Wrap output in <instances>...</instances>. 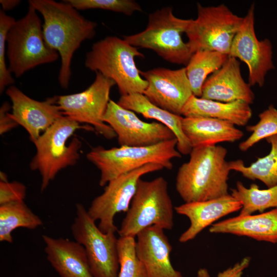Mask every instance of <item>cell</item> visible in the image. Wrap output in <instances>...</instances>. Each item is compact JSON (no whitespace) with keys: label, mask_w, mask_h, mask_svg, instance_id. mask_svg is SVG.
Here are the masks:
<instances>
[{"label":"cell","mask_w":277,"mask_h":277,"mask_svg":"<svg viewBox=\"0 0 277 277\" xmlns=\"http://www.w3.org/2000/svg\"><path fill=\"white\" fill-rule=\"evenodd\" d=\"M12 17L0 11V92L3 93L6 87L11 86L15 81L6 63V38L8 32L15 22Z\"/></svg>","instance_id":"1f68e13d"},{"label":"cell","mask_w":277,"mask_h":277,"mask_svg":"<svg viewBox=\"0 0 277 277\" xmlns=\"http://www.w3.org/2000/svg\"><path fill=\"white\" fill-rule=\"evenodd\" d=\"M229 56L239 58L248 66V84L262 87L267 72L274 69L272 46L268 38L259 40L254 29V4L253 3L232 42Z\"/></svg>","instance_id":"4fadbf2b"},{"label":"cell","mask_w":277,"mask_h":277,"mask_svg":"<svg viewBox=\"0 0 277 277\" xmlns=\"http://www.w3.org/2000/svg\"><path fill=\"white\" fill-rule=\"evenodd\" d=\"M229 55L216 51L203 50L194 53L186 65V73L193 95L201 97L207 76L220 69Z\"/></svg>","instance_id":"4316f807"},{"label":"cell","mask_w":277,"mask_h":277,"mask_svg":"<svg viewBox=\"0 0 277 277\" xmlns=\"http://www.w3.org/2000/svg\"><path fill=\"white\" fill-rule=\"evenodd\" d=\"M250 104L238 100L224 103L192 95L183 107L184 117H206L229 122L234 125L245 126L252 116Z\"/></svg>","instance_id":"cb8c5ba5"},{"label":"cell","mask_w":277,"mask_h":277,"mask_svg":"<svg viewBox=\"0 0 277 277\" xmlns=\"http://www.w3.org/2000/svg\"><path fill=\"white\" fill-rule=\"evenodd\" d=\"M176 138L145 147L120 146L105 149L93 147L87 159L100 170L99 185L103 187L110 181L149 164L160 165L171 169L172 160L181 157L176 148Z\"/></svg>","instance_id":"277c9868"},{"label":"cell","mask_w":277,"mask_h":277,"mask_svg":"<svg viewBox=\"0 0 277 277\" xmlns=\"http://www.w3.org/2000/svg\"><path fill=\"white\" fill-rule=\"evenodd\" d=\"M42 21L36 9L29 5L26 15L16 21L6 38V55L10 72L18 78L38 66L52 63L58 53L46 45Z\"/></svg>","instance_id":"ba28073f"},{"label":"cell","mask_w":277,"mask_h":277,"mask_svg":"<svg viewBox=\"0 0 277 277\" xmlns=\"http://www.w3.org/2000/svg\"><path fill=\"white\" fill-rule=\"evenodd\" d=\"M136 237V254L148 277H183L171 264L172 246L164 229L152 226L140 232Z\"/></svg>","instance_id":"e0dca14e"},{"label":"cell","mask_w":277,"mask_h":277,"mask_svg":"<svg viewBox=\"0 0 277 277\" xmlns=\"http://www.w3.org/2000/svg\"><path fill=\"white\" fill-rule=\"evenodd\" d=\"M162 169L160 165L149 164L122 174L106 185L103 192L93 199L87 210L92 220L99 221L97 226L102 232L117 231L114 223L115 215L128 211L139 180L147 173Z\"/></svg>","instance_id":"7c38bea8"},{"label":"cell","mask_w":277,"mask_h":277,"mask_svg":"<svg viewBox=\"0 0 277 277\" xmlns=\"http://www.w3.org/2000/svg\"><path fill=\"white\" fill-rule=\"evenodd\" d=\"M140 73L148 82L143 94L152 103L174 114L182 110L193 95L186 68H155Z\"/></svg>","instance_id":"9a60e30c"},{"label":"cell","mask_w":277,"mask_h":277,"mask_svg":"<svg viewBox=\"0 0 277 277\" xmlns=\"http://www.w3.org/2000/svg\"><path fill=\"white\" fill-rule=\"evenodd\" d=\"M43 225L24 201L0 205V241L13 242L12 231L19 227L34 230Z\"/></svg>","instance_id":"484cf974"},{"label":"cell","mask_w":277,"mask_h":277,"mask_svg":"<svg viewBox=\"0 0 277 277\" xmlns=\"http://www.w3.org/2000/svg\"><path fill=\"white\" fill-rule=\"evenodd\" d=\"M182 128L192 148L234 142L244 135L229 122L206 117H183Z\"/></svg>","instance_id":"7402d4cb"},{"label":"cell","mask_w":277,"mask_h":277,"mask_svg":"<svg viewBox=\"0 0 277 277\" xmlns=\"http://www.w3.org/2000/svg\"><path fill=\"white\" fill-rule=\"evenodd\" d=\"M26 194V187L23 183L13 181H1L0 205L24 201Z\"/></svg>","instance_id":"d6a6232c"},{"label":"cell","mask_w":277,"mask_h":277,"mask_svg":"<svg viewBox=\"0 0 277 277\" xmlns=\"http://www.w3.org/2000/svg\"><path fill=\"white\" fill-rule=\"evenodd\" d=\"M211 233L244 236L259 241L277 243V208L258 214L239 215L213 224Z\"/></svg>","instance_id":"44dd1931"},{"label":"cell","mask_w":277,"mask_h":277,"mask_svg":"<svg viewBox=\"0 0 277 277\" xmlns=\"http://www.w3.org/2000/svg\"><path fill=\"white\" fill-rule=\"evenodd\" d=\"M250 87L242 76L239 61L229 55L222 67L207 78L200 97L224 103L241 100L250 104L254 99Z\"/></svg>","instance_id":"ac0fdd59"},{"label":"cell","mask_w":277,"mask_h":277,"mask_svg":"<svg viewBox=\"0 0 277 277\" xmlns=\"http://www.w3.org/2000/svg\"><path fill=\"white\" fill-rule=\"evenodd\" d=\"M119 272L117 277H148L136 252L134 237L120 236L117 240Z\"/></svg>","instance_id":"f1b7e54d"},{"label":"cell","mask_w":277,"mask_h":277,"mask_svg":"<svg viewBox=\"0 0 277 277\" xmlns=\"http://www.w3.org/2000/svg\"><path fill=\"white\" fill-rule=\"evenodd\" d=\"M251 258L246 256L233 266L220 272L216 277H242L245 270L249 266ZM196 277H211L208 270L205 268H200Z\"/></svg>","instance_id":"836d02e7"},{"label":"cell","mask_w":277,"mask_h":277,"mask_svg":"<svg viewBox=\"0 0 277 277\" xmlns=\"http://www.w3.org/2000/svg\"><path fill=\"white\" fill-rule=\"evenodd\" d=\"M197 16L191 19L185 34L193 53L198 51H216L229 55L233 39L244 19L226 5H197Z\"/></svg>","instance_id":"9c48e42d"},{"label":"cell","mask_w":277,"mask_h":277,"mask_svg":"<svg viewBox=\"0 0 277 277\" xmlns=\"http://www.w3.org/2000/svg\"><path fill=\"white\" fill-rule=\"evenodd\" d=\"M103 120L115 132L120 146H149L176 138L165 125L159 122H144L134 112L111 100Z\"/></svg>","instance_id":"5bb4252c"},{"label":"cell","mask_w":277,"mask_h":277,"mask_svg":"<svg viewBox=\"0 0 277 277\" xmlns=\"http://www.w3.org/2000/svg\"><path fill=\"white\" fill-rule=\"evenodd\" d=\"M75 9L85 10L100 9L131 15L134 12L142 11L140 4L132 0H65Z\"/></svg>","instance_id":"4dcf8cb0"},{"label":"cell","mask_w":277,"mask_h":277,"mask_svg":"<svg viewBox=\"0 0 277 277\" xmlns=\"http://www.w3.org/2000/svg\"><path fill=\"white\" fill-rule=\"evenodd\" d=\"M115 85L113 80L96 72L93 82L87 89L58 96L57 103L64 116L78 123L90 124L105 138L112 139L116 135L103 118L110 101L111 89Z\"/></svg>","instance_id":"8fae6325"},{"label":"cell","mask_w":277,"mask_h":277,"mask_svg":"<svg viewBox=\"0 0 277 277\" xmlns=\"http://www.w3.org/2000/svg\"><path fill=\"white\" fill-rule=\"evenodd\" d=\"M191 19L178 18L173 15L172 8L164 7L149 14L145 30L124 36L123 39L136 48L154 51L169 62L186 66L193 53L182 35Z\"/></svg>","instance_id":"52a82bcc"},{"label":"cell","mask_w":277,"mask_h":277,"mask_svg":"<svg viewBox=\"0 0 277 277\" xmlns=\"http://www.w3.org/2000/svg\"><path fill=\"white\" fill-rule=\"evenodd\" d=\"M47 259L61 277H93L86 252L76 241L42 235Z\"/></svg>","instance_id":"ffe728a7"},{"label":"cell","mask_w":277,"mask_h":277,"mask_svg":"<svg viewBox=\"0 0 277 277\" xmlns=\"http://www.w3.org/2000/svg\"><path fill=\"white\" fill-rule=\"evenodd\" d=\"M11 107L8 102H4L0 108V133L3 134L18 124L11 117L8 111Z\"/></svg>","instance_id":"e575fe53"},{"label":"cell","mask_w":277,"mask_h":277,"mask_svg":"<svg viewBox=\"0 0 277 277\" xmlns=\"http://www.w3.org/2000/svg\"><path fill=\"white\" fill-rule=\"evenodd\" d=\"M241 203L228 194L218 198L185 203L174 208L177 214L190 221L189 227L180 235L179 241L184 243L194 239L205 228L221 217L241 210Z\"/></svg>","instance_id":"d6986e66"},{"label":"cell","mask_w":277,"mask_h":277,"mask_svg":"<svg viewBox=\"0 0 277 277\" xmlns=\"http://www.w3.org/2000/svg\"><path fill=\"white\" fill-rule=\"evenodd\" d=\"M117 104L122 107L153 119L165 125L174 133L177 150L183 155L190 154L192 148L182 128L183 117L164 110L151 102L143 93H135L121 96Z\"/></svg>","instance_id":"603a6c76"},{"label":"cell","mask_w":277,"mask_h":277,"mask_svg":"<svg viewBox=\"0 0 277 277\" xmlns=\"http://www.w3.org/2000/svg\"><path fill=\"white\" fill-rule=\"evenodd\" d=\"M265 140L271 146L267 155L258 158L248 166L241 160L229 162V164L231 170L239 172L249 180H258L270 188L277 185V134Z\"/></svg>","instance_id":"d4e9b609"},{"label":"cell","mask_w":277,"mask_h":277,"mask_svg":"<svg viewBox=\"0 0 277 277\" xmlns=\"http://www.w3.org/2000/svg\"><path fill=\"white\" fill-rule=\"evenodd\" d=\"M227 150L212 145L192 148L189 161L179 168L175 189L185 203L204 201L229 194L231 171Z\"/></svg>","instance_id":"7a4b0ae2"},{"label":"cell","mask_w":277,"mask_h":277,"mask_svg":"<svg viewBox=\"0 0 277 277\" xmlns=\"http://www.w3.org/2000/svg\"><path fill=\"white\" fill-rule=\"evenodd\" d=\"M231 190L230 194L242 204L239 215H249L256 211L262 212L270 208H277V185L260 189L255 184L247 188L238 181L235 188Z\"/></svg>","instance_id":"83f0119b"},{"label":"cell","mask_w":277,"mask_h":277,"mask_svg":"<svg viewBox=\"0 0 277 277\" xmlns=\"http://www.w3.org/2000/svg\"><path fill=\"white\" fill-rule=\"evenodd\" d=\"M173 209L165 178L160 176L151 181L141 179L117 232L120 236L135 238L140 232L154 225L171 230L174 225Z\"/></svg>","instance_id":"8992f818"},{"label":"cell","mask_w":277,"mask_h":277,"mask_svg":"<svg viewBox=\"0 0 277 277\" xmlns=\"http://www.w3.org/2000/svg\"><path fill=\"white\" fill-rule=\"evenodd\" d=\"M19 0H1L0 4L2 7V10L9 11L14 9L19 3Z\"/></svg>","instance_id":"d590c367"},{"label":"cell","mask_w":277,"mask_h":277,"mask_svg":"<svg viewBox=\"0 0 277 277\" xmlns=\"http://www.w3.org/2000/svg\"><path fill=\"white\" fill-rule=\"evenodd\" d=\"M75 241L84 247L93 277H117L119 260L115 232H102L81 204L71 226Z\"/></svg>","instance_id":"30bf717a"},{"label":"cell","mask_w":277,"mask_h":277,"mask_svg":"<svg viewBox=\"0 0 277 277\" xmlns=\"http://www.w3.org/2000/svg\"><path fill=\"white\" fill-rule=\"evenodd\" d=\"M29 4L43 16L44 41L59 54L61 65L58 80L61 87L67 89L73 54L84 41L94 36L97 23L86 18L65 1L30 0Z\"/></svg>","instance_id":"6da1fadb"},{"label":"cell","mask_w":277,"mask_h":277,"mask_svg":"<svg viewBox=\"0 0 277 277\" xmlns=\"http://www.w3.org/2000/svg\"><path fill=\"white\" fill-rule=\"evenodd\" d=\"M6 94L12 103L11 117L27 131L33 143L42 132L63 116L57 103V96L38 101L30 98L14 85L7 89Z\"/></svg>","instance_id":"2e32d148"},{"label":"cell","mask_w":277,"mask_h":277,"mask_svg":"<svg viewBox=\"0 0 277 277\" xmlns=\"http://www.w3.org/2000/svg\"><path fill=\"white\" fill-rule=\"evenodd\" d=\"M259 117L256 124L246 127V130L252 133L239 144L241 151H246L261 140L277 134V109L273 105H269L259 114Z\"/></svg>","instance_id":"f546056e"},{"label":"cell","mask_w":277,"mask_h":277,"mask_svg":"<svg viewBox=\"0 0 277 277\" xmlns=\"http://www.w3.org/2000/svg\"><path fill=\"white\" fill-rule=\"evenodd\" d=\"M81 128L85 127L63 115L33 143L36 151L30 162V168L38 171L41 175V192L47 188L61 170L77 163L80 158L81 141L75 137L68 145L66 142L76 130Z\"/></svg>","instance_id":"5b68a950"},{"label":"cell","mask_w":277,"mask_h":277,"mask_svg":"<svg viewBox=\"0 0 277 277\" xmlns=\"http://www.w3.org/2000/svg\"><path fill=\"white\" fill-rule=\"evenodd\" d=\"M136 57H144V55L124 39L109 36L92 45L86 54L85 66L113 80L121 96L143 94L148 82L136 66Z\"/></svg>","instance_id":"3957f363"}]
</instances>
